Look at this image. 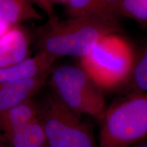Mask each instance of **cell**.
Returning <instances> with one entry per match:
<instances>
[{"instance_id": "obj_1", "label": "cell", "mask_w": 147, "mask_h": 147, "mask_svg": "<svg viewBox=\"0 0 147 147\" xmlns=\"http://www.w3.org/2000/svg\"><path fill=\"white\" fill-rule=\"evenodd\" d=\"M118 29L116 18L87 16L61 21L50 19L38 40L40 51L59 58L61 56L82 58L103 36L115 34Z\"/></svg>"}, {"instance_id": "obj_9", "label": "cell", "mask_w": 147, "mask_h": 147, "mask_svg": "<svg viewBox=\"0 0 147 147\" xmlns=\"http://www.w3.org/2000/svg\"><path fill=\"white\" fill-rule=\"evenodd\" d=\"M0 142L8 147H48L40 119L0 135Z\"/></svg>"}, {"instance_id": "obj_12", "label": "cell", "mask_w": 147, "mask_h": 147, "mask_svg": "<svg viewBox=\"0 0 147 147\" xmlns=\"http://www.w3.org/2000/svg\"><path fill=\"white\" fill-rule=\"evenodd\" d=\"M67 3L70 18L87 16H112L104 12L100 0H67Z\"/></svg>"}, {"instance_id": "obj_2", "label": "cell", "mask_w": 147, "mask_h": 147, "mask_svg": "<svg viewBox=\"0 0 147 147\" xmlns=\"http://www.w3.org/2000/svg\"><path fill=\"white\" fill-rule=\"evenodd\" d=\"M135 62L131 45L115 34L103 36L80 58L81 69L102 91L123 83L131 75Z\"/></svg>"}, {"instance_id": "obj_19", "label": "cell", "mask_w": 147, "mask_h": 147, "mask_svg": "<svg viewBox=\"0 0 147 147\" xmlns=\"http://www.w3.org/2000/svg\"><path fill=\"white\" fill-rule=\"evenodd\" d=\"M0 147H8V146H7L6 145H5V144H3V142H0Z\"/></svg>"}, {"instance_id": "obj_4", "label": "cell", "mask_w": 147, "mask_h": 147, "mask_svg": "<svg viewBox=\"0 0 147 147\" xmlns=\"http://www.w3.org/2000/svg\"><path fill=\"white\" fill-rule=\"evenodd\" d=\"M37 104L48 147H99L89 124L55 93Z\"/></svg>"}, {"instance_id": "obj_17", "label": "cell", "mask_w": 147, "mask_h": 147, "mask_svg": "<svg viewBox=\"0 0 147 147\" xmlns=\"http://www.w3.org/2000/svg\"><path fill=\"white\" fill-rule=\"evenodd\" d=\"M128 147H147V139H145L144 140L132 144Z\"/></svg>"}, {"instance_id": "obj_16", "label": "cell", "mask_w": 147, "mask_h": 147, "mask_svg": "<svg viewBox=\"0 0 147 147\" xmlns=\"http://www.w3.org/2000/svg\"><path fill=\"white\" fill-rule=\"evenodd\" d=\"M14 25H11L7 21L3 20L2 18H0V38L3 36L5 33H6L10 29L11 27Z\"/></svg>"}, {"instance_id": "obj_10", "label": "cell", "mask_w": 147, "mask_h": 147, "mask_svg": "<svg viewBox=\"0 0 147 147\" xmlns=\"http://www.w3.org/2000/svg\"><path fill=\"white\" fill-rule=\"evenodd\" d=\"M39 118L37 103L32 100L0 113V135L8 133Z\"/></svg>"}, {"instance_id": "obj_3", "label": "cell", "mask_w": 147, "mask_h": 147, "mask_svg": "<svg viewBox=\"0 0 147 147\" xmlns=\"http://www.w3.org/2000/svg\"><path fill=\"white\" fill-rule=\"evenodd\" d=\"M99 147H128L147 139V92H140L106 110Z\"/></svg>"}, {"instance_id": "obj_5", "label": "cell", "mask_w": 147, "mask_h": 147, "mask_svg": "<svg viewBox=\"0 0 147 147\" xmlns=\"http://www.w3.org/2000/svg\"><path fill=\"white\" fill-rule=\"evenodd\" d=\"M51 84L55 94L74 112L104 118L106 110L102 90L81 68L60 66L51 74Z\"/></svg>"}, {"instance_id": "obj_8", "label": "cell", "mask_w": 147, "mask_h": 147, "mask_svg": "<svg viewBox=\"0 0 147 147\" xmlns=\"http://www.w3.org/2000/svg\"><path fill=\"white\" fill-rule=\"evenodd\" d=\"M57 57L45 51H39L33 57L10 67L0 68V83L1 82L32 78L51 71Z\"/></svg>"}, {"instance_id": "obj_14", "label": "cell", "mask_w": 147, "mask_h": 147, "mask_svg": "<svg viewBox=\"0 0 147 147\" xmlns=\"http://www.w3.org/2000/svg\"><path fill=\"white\" fill-rule=\"evenodd\" d=\"M131 75L138 91L147 92V47L138 61L135 62Z\"/></svg>"}, {"instance_id": "obj_15", "label": "cell", "mask_w": 147, "mask_h": 147, "mask_svg": "<svg viewBox=\"0 0 147 147\" xmlns=\"http://www.w3.org/2000/svg\"><path fill=\"white\" fill-rule=\"evenodd\" d=\"M29 1L32 2V4H36L40 9H42L48 16L49 20L57 17L55 12L54 3L52 0H29Z\"/></svg>"}, {"instance_id": "obj_11", "label": "cell", "mask_w": 147, "mask_h": 147, "mask_svg": "<svg viewBox=\"0 0 147 147\" xmlns=\"http://www.w3.org/2000/svg\"><path fill=\"white\" fill-rule=\"evenodd\" d=\"M0 18L12 25L42 19L29 0H0Z\"/></svg>"}, {"instance_id": "obj_13", "label": "cell", "mask_w": 147, "mask_h": 147, "mask_svg": "<svg viewBox=\"0 0 147 147\" xmlns=\"http://www.w3.org/2000/svg\"><path fill=\"white\" fill-rule=\"evenodd\" d=\"M120 11L134 19L147 23V0H121Z\"/></svg>"}, {"instance_id": "obj_18", "label": "cell", "mask_w": 147, "mask_h": 147, "mask_svg": "<svg viewBox=\"0 0 147 147\" xmlns=\"http://www.w3.org/2000/svg\"><path fill=\"white\" fill-rule=\"evenodd\" d=\"M52 1L54 3H65L67 2V0H52Z\"/></svg>"}, {"instance_id": "obj_6", "label": "cell", "mask_w": 147, "mask_h": 147, "mask_svg": "<svg viewBox=\"0 0 147 147\" xmlns=\"http://www.w3.org/2000/svg\"><path fill=\"white\" fill-rule=\"evenodd\" d=\"M50 71L32 77L0 83V113L32 100L43 87Z\"/></svg>"}, {"instance_id": "obj_7", "label": "cell", "mask_w": 147, "mask_h": 147, "mask_svg": "<svg viewBox=\"0 0 147 147\" xmlns=\"http://www.w3.org/2000/svg\"><path fill=\"white\" fill-rule=\"evenodd\" d=\"M29 40L19 25H14L0 38V68L18 64L28 58Z\"/></svg>"}]
</instances>
